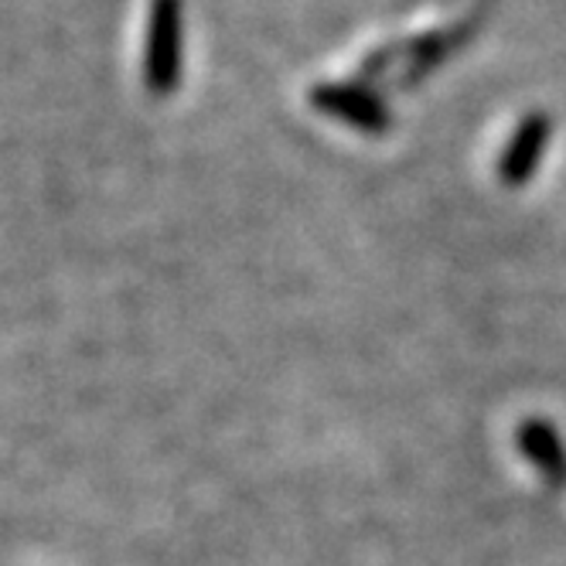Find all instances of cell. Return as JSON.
<instances>
[{"label":"cell","instance_id":"6da1fadb","mask_svg":"<svg viewBox=\"0 0 566 566\" xmlns=\"http://www.w3.org/2000/svg\"><path fill=\"white\" fill-rule=\"evenodd\" d=\"M185 78V0H150L144 31V86L171 96Z\"/></svg>","mask_w":566,"mask_h":566},{"label":"cell","instance_id":"3957f363","mask_svg":"<svg viewBox=\"0 0 566 566\" xmlns=\"http://www.w3.org/2000/svg\"><path fill=\"white\" fill-rule=\"evenodd\" d=\"M549 144V116L546 113H530L522 116L518 130L512 134V140L505 144L502 157H499V181L505 188H522L530 185L533 175L543 165V154Z\"/></svg>","mask_w":566,"mask_h":566},{"label":"cell","instance_id":"7a4b0ae2","mask_svg":"<svg viewBox=\"0 0 566 566\" xmlns=\"http://www.w3.org/2000/svg\"><path fill=\"white\" fill-rule=\"evenodd\" d=\"M311 106H317L325 116L342 119V124L361 130V134H389L392 116L379 103V96L358 90V86H342V83H325L311 90Z\"/></svg>","mask_w":566,"mask_h":566},{"label":"cell","instance_id":"277c9868","mask_svg":"<svg viewBox=\"0 0 566 566\" xmlns=\"http://www.w3.org/2000/svg\"><path fill=\"white\" fill-rule=\"evenodd\" d=\"M515 443L522 458L546 478L549 489H566V440L549 420L543 417L522 420L515 430Z\"/></svg>","mask_w":566,"mask_h":566}]
</instances>
